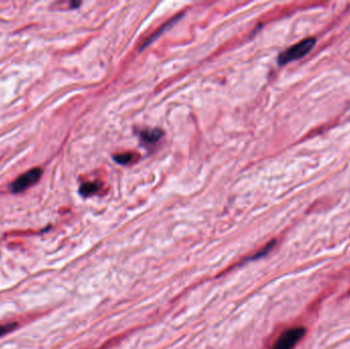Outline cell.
Returning a JSON list of instances; mask_svg holds the SVG:
<instances>
[{"label":"cell","mask_w":350,"mask_h":349,"mask_svg":"<svg viewBox=\"0 0 350 349\" xmlns=\"http://www.w3.org/2000/svg\"><path fill=\"white\" fill-rule=\"evenodd\" d=\"M316 42H317L316 38H312L311 37V38L304 39L298 42L297 44L291 46L290 49H288L287 50H285L279 55L278 59L279 65L283 66L289 64L293 61H297L301 58H303V56H305L308 52H310L312 49H314Z\"/></svg>","instance_id":"6da1fadb"},{"label":"cell","mask_w":350,"mask_h":349,"mask_svg":"<svg viewBox=\"0 0 350 349\" xmlns=\"http://www.w3.org/2000/svg\"><path fill=\"white\" fill-rule=\"evenodd\" d=\"M306 334L303 327H295L283 332L271 349H293Z\"/></svg>","instance_id":"7a4b0ae2"},{"label":"cell","mask_w":350,"mask_h":349,"mask_svg":"<svg viewBox=\"0 0 350 349\" xmlns=\"http://www.w3.org/2000/svg\"><path fill=\"white\" fill-rule=\"evenodd\" d=\"M42 176V169L41 168H33L18 176L16 181L11 184V191L14 194L22 193L26 190H28L30 186L34 185L35 183H38L40 177Z\"/></svg>","instance_id":"3957f363"},{"label":"cell","mask_w":350,"mask_h":349,"mask_svg":"<svg viewBox=\"0 0 350 349\" xmlns=\"http://www.w3.org/2000/svg\"><path fill=\"white\" fill-rule=\"evenodd\" d=\"M164 135V132L158 129V128H150V129H143L139 132V136L143 143L147 145H154L162 138Z\"/></svg>","instance_id":"277c9868"},{"label":"cell","mask_w":350,"mask_h":349,"mask_svg":"<svg viewBox=\"0 0 350 349\" xmlns=\"http://www.w3.org/2000/svg\"><path fill=\"white\" fill-rule=\"evenodd\" d=\"M182 16H183V14H182V15H178V16H176L175 17L171 18V20H170L168 23L164 24V26H163V27H161V28H160V30H158L157 32H155V34H153V35H152V37H150V38H149V39L145 42V44H144V46H143V47H146V46H148L150 43H152V42H153V41L157 38L158 36H160L161 34H162V32H164L165 30H168L170 27L173 26V25H174V24H175V23L179 20V18L182 17ZM143 47H141V49H143Z\"/></svg>","instance_id":"5b68a950"},{"label":"cell","mask_w":350,"mask_h":349,"mask_svg":"<svg viewBox=\"0 0 350 349\" xmlns=\"http://www.w3.org/2000/svg\"><path fill=\"white\" fill-rule=\"evenodd\" d=\"M100 187V183H85L80 186L79 193L83 197H89L93 194H96Z\"/></svg>","instance_id":"8992f818"},{"label":"cell","mask_w":350,"mask_h":349,"mask_svg":"<svg viewBox=\"0 0 350 349\" xmlns=\"http://www.w3.org/2000/svg\"><path fill=\"white\" fill-rule=\"evenodd\" d=\"M115 161L120 164V165H127L129 163H131L134 160V155L130 154V153H126V154H120V155H116L114 157Z\"/></svg>","instance_id":"52a82bcc"},{"label":"cell","mask_w":350,"mask_h":349,"mask_svg":"<svg viewBox=\"0 0 350 349\" xmlns=\"http://www.w3.org/2000/svg\"><path fill=\"white\" fill-rule=\"evenodd\" d=\"M17 327V323H11V324H5L0 326V337L5 335L6 333L13 331V330Z\"/></svg>","instance_id":"ba28073f"}]
</instances>
